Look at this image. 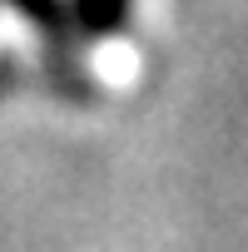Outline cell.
Here are the masks:
<instances>
[{"mask_svg": "<svg viewBox=\"0 0 248 252\" xmlns=\"http://www.w3.org/2000/svg\"><path fill=\"white\" fill-rule=\"evenodd\" d=\"M70 15H75V30L84 40H104V35H119L124 20H129V0H70Z\"/></svg>", "mask_w": 248, "mask_h": 252, "instance_id": "6da1fadb", "label": "cell"}, {"mask_svg": "<svg viewBox=\"0 0 248 252\" xmlns=\"http://www.w3.org/2000/svg\"><path fill=\"white\" fill-rule=\"evenodd\" d=\"M5 5H15L25 20H35L50 40H65V35L75 30V15L60 5V0H5Z\"/></svg>", "mask_w": 248, "mask_h": 252, "instance_id": "7a4b0ae2", "label": "cell"}]
</instances>
